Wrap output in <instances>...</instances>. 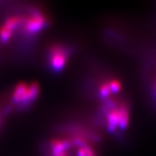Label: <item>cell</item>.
Here are the masks:
<instances>
[{"instance_id": "3", "label": "cell", "mask_w": 156, "mask_h": 156, "mask_svg": "<svg viewBox=\"0 0 156 156\" xmlns=\"http://www.w3.org/2000/svg\"><path fill=\"white\" fill-rule=\"evenodd\" d=\"M45 25V19L41 15H35L27 21L26 29L28 32L34 33L42 28Z\"/></svg>"}, {"instance_id": "1", "label": "cell", "mask_w": 156, "mask_h": 156, "mask_svg": "<svg viewBox=\"0 0 156 156\" xmlns=\"http://www.w3.org/2000/svg\"><path fill=\"white\" fill-rule=\"evenodd\" d=\"M151 51V53L146 62L144 84L147 101L152 109L156 112V48L152 49Z\"/></svg>"}, {"instance_id": "4", "label": "cell", "mask_w": 156, "mask_h": 156, "mask_svg": "<svg viewBox=\"0 0 156 156\" xmlns=\"http://www.w3.org/2000/svg\"><path fill=\"white\" fill-rule=\"evenodd\" d=\"M27 90V84L24 83H21L15 88L14 94H13V101L16 104H19L22 101L23 97H24L25 93Z\"/></svg>"}, {"instance_id": "5", "label": "cell", "mask_w": 156, "mask_h": 156, "mask_svg": "<svg viewBox=\"0 0 156 156\" xmlns=\"http://www.w3.org/2000/svg\"><path fill=\"white\" fill-rule=\"evenodd\" d=\"M77 156H96V154L88 147H80L78 150Z\"/></svg>"}, {"instance_id": "2", "label": "cell", "mask_w": 156, "mask_h": 156, "mask_svg": "<svg viewBox=\"0 0 156 156\" xmlns=\"http://www.w3.org/2000/svg\"><path fill=\"white\" fill-rule=\"evenodd\" d=\"M68 52L62 46H54L49 51V63L52 69L60 71L64 68L68 58Z\"/></svg>"}]
</instances>
